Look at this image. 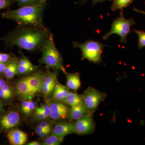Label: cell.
Wrapping results in <instances>:
<instances>
[{
    "label": "cell",
    "instance_id": "6da1fadb",
    "mask_svg": "<svg viewBox=\"0 0 145 145\" xmlns=\"http://www.w3.org/2000/svg\"><path fill=\"white\" fill-rule=\"evenodd\" d=\"M50 33L47 27L18 25L0 40L4 42L7 47L12 48L16 46L20 49L33 52L41 51Z\"/></svg>",
    "mask_w": 145,
    "mask_h": 145
},
{
    "label": "cell",
    "instance_id": "7a4b0ae2",
    "mask_svg": "<svg viewBox=\"0 0 145 145\" xmlns=\"http://www.w3.org/2000/svg\"><path fill=\"white\" fill-rule=\"evenodd\" d=\"M47 1L7 10L2 13V17L15 21L19 26L46 28L44 23L43 15Z\"/></svg>",
    "mask_w": 145,
    "mask_h": 145
},
{
    "label": "cell",
    "instance_id": "3957f363",
    "mask_svg": "<svg viewBox=\"0 0 145 145\" xmlns=\"http://www.w3.org/2000/svg\"><path fill=\"white\" fill-rule=\"evenodd\" d=\"M41 51L42 56L40 60V64L45 65L48 68L62 71L65 74L67 72L63 63L62 57L56 47L52 33Z\"/></svg>",
    "mask_w": 145,
    "mask_h": 145
},
{
    "label": "cell",
    "instance_id": "277c9868",
    "mask_svg": "<svg viewBox=\"0 0 145 145\" xmlns=\"http://www.w3.org/2000/svg\"><path fill=\"white\" fill-rule=\"evenodd\" d=\"M73 44L74 48L81 49L82 60L86 59L94 63H99L102 61V54L105 45L93 40H88L83 43L74 42Z\"/></svg>",
    "mask_w": 145,
    "mask_h": 145
},
{
    "label": "cell",
    "instance_id": "5b68a950",
    "mask_svg": "<svg viewBox=\"0 0 145 145\" xmlns=\"http://www.w3.org/2000/svg\"><path fill=\"white\" fill-rule=\"evenodd\" d=\"M136 24L132 18L125 19L124 16L123 10H121L120 16L113 21L111 28L108 33L105 34L103 37L104 40H106L111 35L117 34L121 37L120 41L121 43H127V37L131 32V27Z\"/></svg>",
    "mask_w": 145,
    "mask_h": 145
},
{
    "label": "cell",
    "instance_id": "8992f818",
    "mask_svg": "<svg viewBox=\"0 0 145 145\" xmlns=\"http://www.w3.org/2000/svg\"><path fill=\"white\" fill-rule=\"evenodd\" d=\"M84 103L88 109L93 114L99 104L104 101L106 94L96 89L89 87L82 94Z\"/></svg>",
    "mask_w": 145,
    "mask_h": 145
},
{
    "label": "cell",
    "instance_id": "52a82bcc",
    "mask_svg": "<svg viewBox=\"0 0 145 145\" xmlns=\"http://www.w3.org/2000/svg\"><path fill=\"white\" fill-rule=\"evenodd\" d=\"M0 114V134L15 128L20 122V114L16 110H10Z\"/></svg>",
    "mask_w": 145,
    "mask_h": 145
},
{
    "label": "cell",
    "instance_id": "ba28073f",
    "mask_svg": "<svg viewBox=\"0 0 145 145\" xmlns=\"http://www.w3.org/2000/svg\"><path fill=\"white\" fill-rule=\"evenodd\" d=\"M49 102L48 104L50 108L51 119L54 121H63L68 118L69 108L68 105L54 100Z\"/></svg>",
    "mask_w": 145,
    "mask_h": 145
},
{
    "label": "cell",
    "instance_id": "9c48e42d",
    "mask_svg": "<svg viewBox=\"0 0 145 145\" xmlns=\"http://www.w3.org/2000/svg\"><path fill=\"white\" fill-rule=\"evenodd\" d=\"M74 124L75 133L78 135L91 134L95 130V123L93 114H89L77 120Z\"/></svg>",
    "mask_w": 145,
    "mask_h": 145
},
{
    "label": "cell",
    "instance_id": "30bf717a",
    "mask_svg": "<svg viewBox=\"0 0 145 145\" xmlns=\"http://www.w3.org/2000/svg\"><path fill=\"white\" fill-rule=\"evenodd\" d=\"M55 70L50 71L48 70L45 73L41 92L44 97H48L52 93L57 81L58 71Z\"/></svg>",
    "mask_w": 145,
    "mask_h": 145
},
{
    "label": "cell",
    "instance_id": "8fae6325",
    "mask_svg": "<svg viewBox=\"0 0 145 145\" xmlns=\"http://www.w3.org/2000/svg\"><path fill=\"white\" fill-rule=\"evenodd\" d=\"M45 73L40 71H36L26 76L27 80L34 96L41 92Z\"/></svg>",
    "mask_w": 145,
    "mask_h": 145
},
{
    "label": "cell",
    "instance_id": "7c38bea8",
    "mask_svg": "<svg viewBox=\"0 0 145 145\" xmlns=\"http://www.w3.org/2000/svg\"><path fill=\"white\" fill-rule=\"evenodd\" d=\"M14 89L15 93L24 100H31L34 97L27 80L26 76L20 78L17 81Z\"/></svg>",
    "mask_w": 145,
    "mask_h": 145
},
{
    "label": "cell",
    "instance_id": "4fadbf2b",
    "mask_svg": "<svg viewBox=\"0 0 145 145\" xmlns=\"http://www.w3.org/2000/svg\"><path fill=\"white\" fill-rule=\"evenodd\" d=\"M38 66L31 63L28 57L21 54V57L18 59V75H28L33 73L38 69Z\"/></svg>",
    "mask_w": 145,
    "mask_h": 145
},
{
    "label": "cell",
    "instance_id": "5bb4252c",
    "mask_svg": "<svg viewBox=\"0 0 145 145\" xmlns=\"http://www.w3.org/2000/svg\"><path fill=\"white\" fill-rule=\"evenodd\" d=\"M7 137L10 145H23L27 142V134L22 131L13 128L7 132Z\"/></svg>",
    "mask_w": 145,
    "mask_h": 145
},
{
    "label": "cell",
    "instance_id": "9a60e30c",
    "mask_svg": "<svg viewBox=\"0 0 145 145\" xmlns=\"http://www.w3.org/2000/svg\"><path fill=\"white\" fill-rule=\"evenodd\" d=\"M74 133H75L74 124L71 123H58L52 130V134L63 138L67 135Z\"/></svg>",
    "mask_w": 145,
    "mask_h": 145
},
{
    "label": "cell",
    "instance_id": "2e32d148",
    "mask_svg": "<svg viewBox=\"0 0 145 145\" xmlns=\"http://www.w3.org/2000/svg\"><path fill=\"white\" fill-rule=\"evenodd\" d=\"M93 114L88 109L84 103L71 106L68 118L71 121H77L89 114Z\"/></svg>",
    "mask_w": 145,
    "mask_h": 145
},
{
    "label": "cell",
    "instance_id": "e0dca14e",
    "mask_svg": "<svg viewBox=\"0 0 145 145\" xmlns=\"http://www.w3.org/2000/svg\"><path fill=\"white\" fill-rule=\"evenodd\" d=\"M18 58L16 56L9 62L7 63L3 77L7 80H10L18 75Z\"/></svg>",
    "mask_w": 145,
    "mask_h": 145
},
{
    "label": "cell",
    "instance_id": "ac0fdd59",
    "mask_svg": "<svg viewBox=\"0 0 145 145\" xmlns=\"http://www.w3.org/2000/svg\"><path fill=\"white\" fill-rule=\"evenodd\" d=\"M69 89L57 80L52 91V99L55 101L63 102L69 92Z\"/></svg>",
    "mask_w": 145,
    "mask_h": 145
},
{
    "label": "cell",
    "instance_id": "d6986e66",
    "mask_svg": "<svg viewBox=\"0 0 145 145\" xmlns=\"http://www.w3.org/2000/svg\"><path fill=\"white\" fill-rule=\"evenodd\" d=\"M67 77L66 86L69 89L76 91L80 88L81 85L80 75L78 72L75 73H65Z\"/></svg>",
    "mask_w": 145,
    "mask_h": 145
},
{
    "label": "cell",
    "instance_id": "ffe728a7",
    "mask_svg": "<svg viewBox=\"0 0 145 145\" xmlns=\"http://www.w3.org/2000/svg\"><path fill=\"white\" fill-rule=\"evenodd\" d=\"M15 89L13 86L7 81L5 85L0 89V100L3 102H10L14 98Z\"/></svg>",
    "mask_w": 145,
    "mask_h": 145
},
{
    "label": "cell",
    "instance_id": "44dd1931",
    "mask_svg": "<svg viewBox=\"0 0 145 145\" xmlns=\"http://www.w3.org/2000/svg\"><path fill=\"white\" fill-rule=\"evenodd\" d=\"M63 103L70 106L84 103L82 95H79L75 92L69 91L68 95Z\"/></svg>",
    "mask_w": 145,
    "mask_h": 145
},
{
    "label": "cell",
    "instance_id": "7402d4cb",
    "mask_svg": "<svg viewBox=\"0 0 145 145\" xmlns=\"http://www.w3.org/2000/svg\"><path fill=\"white\" fill-rule=\"evenodd\" d=\"M36 103L31 100H24L20 105L21 111L25 115H29L36 108Z\"/></svg>",
    "mask_w": 145,
    "mask_h": 145
},
{
    "label": "cell",
    "instance_id": "603a6c76",
    "mask_svg": "<svg viewBox=\"0 0 145 145\" xmlns=\"http://www.w3.org/2000/svg\"><path fill=\"white\" fill-rule=\"evenodd\" d=\"M133 1V0H113L111 6L112 11L118 10H123L124 8L127 7Z\"/></svg>",
    "mask_w": 145,
    "mask_h": 145
},
{
    "label": "cell",
    "instance_id": "cb8c5ba5",
    "mask_svg": "<svg viewBox=\"0 0 145 145\" xmlns=\"http://www.w3.org/2000/svg\"><path fill=\"white\" fill-rule=\"evenodd\" d=\"M63 137H59L57 135L52 134L50 136H47L42 145H59L61 144L63 141Z\"/></svg>",
    "mask_w": 145,
    "mask_h": 145
},
{
    "label": "cell",
    "instance_id": "d4e9b609",
    "mask_svg": "<svg viewBox=\"0 0 145 145\" xmlns=\"http://www.w3.org/2000/svg\"><path fill=\"white\" fill-rule=\"evenodd\" d=\"M16 2L18 3V5L20 7L25 6L33 5L38 4L47 1L48 0H16Z\"/></svg>",
    "mask_w": 145,
    "mask_h": 145
},
{
    "label": "cell",
    "instance_id": "484cf974",
    "mask_svg": "<svg viewBox=\"0 0 145 145\" xmlns=\"http://www.w3.org/2000/svg\"><path fill=\"white\" fill-rule=\"evenodd\" d=\"M134 31L138 36V47L140 49H142L145 47V31L135 29H134Z\"/></svg>",
    "mask_w": 145,
    "mask_h": 145
},
{
    "label": "cell",
    "instance_id": "4316f807",
    "mask_svg": "<svg viewBox=\"0 0 145 145\" xmlns=\"http://www.w3.org/2000/svg\"><path fill=\"white\" fill-rule=\"evenodd\" d=\"M34 117L36 120L39 121H43L46 120V116L42 110L41 108L40 107H36L34 111Z\"/></svg>",
    "mask_w": 145,
    "mask_h": 145
},
{
    "label": "cell",
    "instance_id": "83f0119b",
    "mask_svg": "<svg viewBox=\"0 0 145 145\" xmlns=\"http://www.w3.org/2000/svg\"><path fill=\"white\" fill-rule=\"evenodd\" d=\"M15 55L12 52L9 53L0 52V63H7L15 57Z\"/></svg>",
    "mask_w": 145,
    "mask_h": 145
},
{
    "label": "cell",
    "instance_id": "f1b7e54d",
    "mask_svg": "<svg viewBox=\"0 0 145 145\" xmlns=\"http://www.w3.org/2000/svg\"><path fill=\"white\" fill-rule=\"evenodd\" d=\"M16 3V0H0V10L8 8Z\"/></svg>",
    "mask_w": 145,
    "mask_h": 145
},
{
    "label": "cell",
    "instance_id": "f546056e",
    "mask_svg": "<svg viewBox=\"0 0 145 145\" xmlns=\"http://www.w3.org/2000/svg\"><path fill=\"white\" fill-rule=\"evenodd\" d=\"M43 112L46 116L47 119L50 118V110L49 105L48 104H44L41 106Z\"/></svg>",
    "mask_w": 145,
    "mask_h": 145
},
{
    "label": "cell",
    "instance_id": "4dcf8cb0",
    "mask_svg": "<svg viewBox=\"0 0 145 145\" xmlns=\"http://www.w3.org/2000/svg\"><path fill=\"white\" fill-rule=\"evenodd\" d=\"M52 129L46 130L44 131H43V132L41 133H39V134H38V135L40 138H46V137L48 136L50 133L52 131Z\"/></svg>",
    "mask_w": 145,
    "mask_h": 145
},
{
    "label": "cell",
    "instance_id": "1f68e13d",
    "mask_svg": "<svg viewBox=\"0 0 145 145\" xmlns=\"http://www.w3.org/2000/svg\"><path fill=\"white\" fill-rule=\"evenodd\" d=\"M38 126L45 129L51 128L50 124L48 123V122L45 121V120L44 121H41V122L39 124Z\"/></svg>",
    "mask_w": 145,
    "mask_h": 145
},
{
    "label": "cell",
    "instance_id": "d6a6232c",
    "mask_svg": "<svg viewBox=\"0 0 145 145\" xmlns=\"http://www.w3.org/2000/svg\"><path fill=\"white\" fill-rule=\"evenodd\" d=\"M51 128H44L38 126V127H36V129H35V133L38 135L39 133H41L43 132V131H44L46 130L51 129Z\"/></svg>",
    "mask_w": 145,
    "mask_h": 145
},
{
    "label": "cell",
    "instance_id": "836d02e7",
    "mask_svg": "<svg viewBox=\"0 0 145 145\" xmlns=\"http://www.w3.org/2000/svg\"><path fill=\"white\" fill-rule=\"evenodd\" d=\"M7 63H0V76H2Z\"/></svg>",
    "mask_w": 145,
    "mask_h": 145
},
{
    "label": "cell",
    "instance_id": "e575fe53",
    "mask_svg": "<svg viewBox=\"0 0 145 145\" xmlns=\"http://www.w3.org/2000/svg\"><path fill=\"white\" fill-rule=\"evenodd\" d=\"M6 112L4 108V103L1 100H0V114L5 113Z\"/></svg>",
    "mask_w": 145,
    "mask_h": 145
},
{
    "label": "cell",
    "instance_id": "d590c367",
    "mask_svg": "<svg viewBox=\"0 0 145 145\" xmlns=\"http://www.w3.org/2000/svg\"><path fill=\"white\" fill-rule=\"evenodd\" d=\"M88 1V0H82V1H81V3H84ZM91 1H93V4L94 5L96 3L104 1H113V0H91Z\"/></svg>",
    "mask_w": 145,
    "mask_h": 145
},
{
    "label": "cell",
    "instance_id": "8d00e7d4",
    "mask_svg": "<svg viewBox=\"0 0 145 145\" xmlns=\"http://www.w3.org/2000/svg\"><path fill=\"white\" fill-rule=\"evenodd\" d=\"M27 145H42V143H40V142H38L37 141H33V142H30L28 143V144H26Z\"/></svg>",
    "mask_w": 145,
    "mask_h": 145
},
{
    "label": "cell",
    "instance_id": "74e56055",
    "mask_svg": "<svg viewBox=\"0 0 145 145\" xmlns=\"http://www.w3.org/2000/svg\"><path fill=\"white\" fill-rule=\"evenodd\" d=\"M133 10H135V11H136V12H138V13H142V14L145 15V11H143V10H139V9H137V8H133Z\"/></svg>",
    "mask_w": 145,
    "mask_h": 145
}]
</instances>
